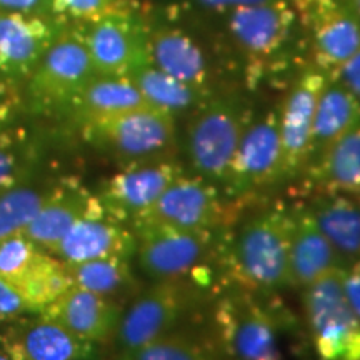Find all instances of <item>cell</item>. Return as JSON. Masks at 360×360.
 <instances>
[{
    "mask_svg": "<svg viewBox=\"0 0 360 360\" xmlns=\"http://www.w3.org/2000/svg\"><path fill=\"white\" fill-rule=\"evenodd\" d=\"M283 182V155L278 112L250 120L222 184L229 199H244L265 187Z\"/></svg>",
    "mask_w": 360,
    "mask_h": 360,
    "instance_id": "52a82bcc",
    "label": "cell"
},
{
    "mask_svg": "<svg viewBox=\"0 0 360 360\" xmlns=\"http://www.w3.org/2000/svg\"><path fill=\"white\" fill-rule=\"evenodd\" d=\"M360 124V102L339 80L328 75L314 117L309 165L344 134ZM307 165V167H309ZM307 170V169H305Z\"/></svg>",
    "mask_w": 360,
    "mask_h": 360,
    "instance_id": "603a6c76",
    "label": "cell"
},
{
    "mask_svg": "<svg viewBox=\"0 0 360 360\" xmlns=\"http://www.w3.org/2000/svg\"><path fill=\"white\" fill-rule=\"evenodd\" d=\"M0 360H13L11 355H8L7 350L2 347V345H0Z\"/></svg>",
    "mask_w": 360,
    "mask_h": 360,
    "instance_id": "b9f144b4",
    "label": "cell"
},
{
    "mask_svg": "<svg viewBox=\"0 0 360 360\" xmlns=\"http://www.w3.org/2000/svg\"><path fill=\"white\" fill-rule=\"evenodd\" d=\"M29 314L34 312L24 297L20 295V292L11 282L0 277V322L17 321Z\"/></svg>",
    "mask_w": 360,
    "mask_h": 360,
    "instance_id": "e575fe53",
    "label": "cell"
},
{
    "mask_svg": "<svg viewBox=\"0 0 360 360\" xmlns=\"http://www.w3.org/2000/svg\"><path fill=\"white\" fill-rule=\"evenodd\" d=\"M339 278L345 300L360 319V260L345 264L339 270Z\"/></svg>",
    "mask_w": 360,
    "mask_h": 360,
    "instance_id": "8d00e7d4",
    "label": "cell"
},
{
    "mask_svg": "<svg viewBox=\"0 0 360 360\" xmlns=\"http://www.w3.org/2000/svg\"><path fill=\"white\" fill-rule=\"evenodd\" d=\"M97 75L82 30L62 29L27 82L35 112L70 109L77 94Z\"/></svg>",
    "mask_w": 360,
    "mask_h": 360,
    "instance_id": "3957f363",
    "label": "cell"
},
{
    "mask_svg": "<svg viewBox=\"0 0 360 360\" xmlns=\"http://www.w3.org/2000/svg\"><path fill=\"white\" fill-rule=\"evenodd\" d=\"M82 129L92 146L124 164L170 157L177 143L175 117L148 105L90 120L82 124Z\"/></svg>",
    "mask_w": 360,
    "mask_h": 360,
    "instance_id": "277c9868",
    "label": "cell"
},
{
    "mask_svg": "<svg viewBox=\"0 0 360 360\" xmlns=\"http://www.w3.org/2000/svg\"><path fill=\"white\" fill-rule=\"evenodd\" d=\"M315 222L345 262L360 260V199L323 193L310 207Z\"/></svg>",
    "mask_w": 360,
    "mask_h": 360,
    "instance_id": "484cf974",
    "label": "cell"
},
{
    "mask_svg": "<svg viewBox=\"0 0 360 360\" xmlns=\"http://www.w3.org/2000/svg\"><path fill=\"white\" fill-rule=\"evenodd\" d=\"M0 345L13 360H87L94 352V344L42 314L8 322Z\"/></svg>",
    "mask_w": 360,
    "mask_h": 360,
    "instance_id": "ac0fdd59",
    "label": "cell"
},
{
    "mask_svg": "<svg viewBox=\"0 0 360 360\" xmlns=\"http://www.w3.org/2000/svg\"><path fill=\"white\" fill-rule=\"evenodd\" d=\"M193 7L199 11L212 12V13H227L236 11L238 7L259 6V4L277 2V0H188Z\"/></svg>",
    "mask_w": 360,
    "mask_h": 360,
    "instance_id": "f35d334b",
    "label": "cell"
},
{
    "mask_svg": "<svg viewBox=\"0 0 360 360\" xmlns=\"http://www.w3.org/2000/svg\"><path fill=\"white\" fill-rule=\"evenodd\" d=\"M47 188L29 179L0 193V242L25 232L37 215Z\"/></svg>",
    "mask_w": 360,
    "mask_h": 360,
    "instance_id": "f546056e",
    "label": "cell"
},
{
    "mask_svg": "<svg viewBox=\"0 0 360 360\" xmlns=\"http://www.w3.org/2000/svg\"><path fill=\"white\" fill-rule=\"evenodd\" d=\"M224 347L233 360H282L277 317L247 295H229L215 312Z\"/></svg>",
    "mask_w": 360,
    "mask_h": 360,
    "instance_id": "9c48e42d",
    "label": "cell"
},
{
    "mask_svg": "<svg viewBox=\"0 0 360 360\" xmlns=\"http://www.w3.org/2000/svg\"><path fill=\"white\" fill-rule=\"evenodd\" d=\"M182 174L186 172L174 155L127 162L119 172L102 184L97 197L107 214L120 222L132 224L142 217Z\"/></svg>",
    "mask_w": 360,
    "mask_h": 360,
    "instance_id": "ba28073f",
    "label": "cell"
},
{
    "mask_svg": "<svg viewBox=\"0 0 360 360\" xmlns=\"http://www.w3.org/2000/svg\"><path fill=\"white\" fill-rule=\"evenodd\" d=\"M122 360H215L214 355L187 337L169 334L148 342L142 347L124 352Z\"/></svg>",
    "mask_w": 360,
    "mask_h": 360,
    "instance_id": "1f68e13d",
    "label": "cell"
},
{
    "mask_svg": "<svg viewBox=\"0 0 360 360\" xmlns=\"http://www.w3.org/2000/svg\"><path fill=\"white\" fill-rule=\"evenodd\" d=\"M141 107H147V103L127 75L97 74L77 94L69 110L79 124H85Z\"/></svg>",
    "mask_w": 360,
    "mask_h": 360,
    "instance_id": "d4e9b609",
    "label": "cell"
},
{
    "mask_svg": "<svg viewBox=\"0 0 360 360\" xmlns=\"http://www.w3.org/2000/svg\"><path fill=\"white\" fill-rule=\"evenodd\" d=\"M342 2H344L345 6H347L360 19V0H342Z\"/></svg>",
    "mask_w": 360,
    "mask_h": 360,
    "instance_id": "60d3db41",
    "label": "cell"
},
{
    "mask_svg": "<svg viewBox=\"0 0 360 360\" xmlns=\"http://www.w3.org/2000/svg\"><path fill=\"white\" fill-rule=\"evenodd\" d=\"M294 210L270 207L247 220L233 242V272L247 289L277 292L292 287L290 238Z\"/></svg>",
    "mask_w": 360,
    "mask_h": 360,
    "instance_id": "6da1fadb",
    "label": "cell"
},
{
    "mask_svg": "<svg viewBox=\"0 0 360 360\" xmlns=\"http://www.w3.org/2000/svg\"><path fill=\"white\" fill-rule=\"evenodd\" d=\"M249 124V110L237 97H207L193 110L184 141L192 174L222 187Z\"/></svg>",
    "mask_w": 360,
    "mask_h": 360,
    "instance_id": "7a4b0ae2",
    "label": "cell"
},
{
    "mask_svg": "<svg viewBox=\"0 0 360 360\" xmlns=\"http://www.w3.org/2000/svg\"><path fill=\"white\" fill-rule=\"evenodd\" d=\"M72 285L74 283H72L67 264L42 249L17 283L15 289L30 305L32 312L39 314Z\"/></svg>",
    "mask_w": 360,
    "mask_h": 360,
    "instance_id": "83f0119b",
    "label": "cell"
},
{
    "mask_svg": "<svg viewBox=\"0 0 360 360\" xmlns=\"http://www.w3.org/2000/svg\"><path fill=\"white\" fill-rule=\"evenodd\" d=\"M307 170L323 193L360 199V124L332 143Z\"/></svg>",
    "mask_w": 360,
    "mask_h": 360,
    "instance_id": "cb8c5ba5",
    "label": "cell"
},
{
    "mask_svg": "<svg viewBox=\"0 0 360 360\" xmlns=\"http://www.w3.org/2000/svg\"><path fill=\"white\" fill-rule=\"evenodd\" d=\"M34 150L22 129L0 130V193L30 179Z\"/></svg>",
    "mask_w": 360,
    "mask_h": 360,
    "instance_id": "4dcf8cb0",
    "label": "cell"
},
{
    "mask_svg": "<svg viewBox=\"0 0 360 360\" xmlns=\"http://www.w3.org/2000/svg\"><path fill=\"white\" fill-rule=\"evenodd\" d=\"M122 0H49L51 17L62 22H94L115 8Z\"/></svg>",
    "mask_w": 360,
    "mask_h": 360,
    "instance_id": "836d02e7",
    "label": "cell"
},
{
    "mask_svg": "<svg viewBox=\"0 0 360 360\" xmlns=\"http://www.w3.org/2000/svg\"><path fill=\"white\" fill-rule=\"evenodd\" d=\"M148 60L180 82L210 94L209 62L200 45L177 27H148Z\"/></svg>",
    "mask_w": 360,
    "mask_h": 360,
    "instance_id": "44dd1931",
    "label": "cell"
},
{
    "mask_svg": "<svg viewBox=\"0 0 360 360\" xmlns=\"http://www.w3.org/2000/svg\"><path fill=\"white\" fill-rule=\"evenodd\" d=\"M312 35L315 65L328 75L360 51V19L342 0H290Z\"/></svg>",
    "mask_w": 360,
    "mask_h": 360,
    "instance_id": "7c38bea8",
    "label": "cell"
},
{
    "mask_svg": "<svg viewBox=\"0 0 360 360\" xmlns=\"http://www.w3.org/2000/svg\"><path fill=\"white\" fill-rule=\"evenodd\" d=\"M40 250L42 249L35 245L25 233H17L2 240L0 242V277L15 287Z\"/></svg>",
    "mask_w": 360,
    "mask_h": 360,
    "instance_id": "d6a6232c",
    "label": "cell"
},
{
    "mask_svg": "<svg viewBox=\"0 0 360 360\" xmlns=\"http://www.w3.org/2000/svg\"><path fill=\"white\" fill-rule=\"evenodd\" d=\"M39 314L64 326L79 339L96 345L115 335L122 307L114 299L72 285Z\"/></svg>",
    "mask_w": 360,
    "mask_h": 360,
    "instance_id": "d6986e66",
    "label": "cell"
},
{
    "mask_svg": "<svg viewBox=\"0 0 360 360\" xmlns=\"http://www.w3.org/2000/svg\"><path fill=\"white\" fill-rule=\"evenodd\" d=\"M339 270L304 289L305 317L319 360H360V319L345 300Z\"/></svg>",
    "mask_w": 360,
    "mask_h": 360,
    "instance_id": "5b68a950",
    "label": "cell"
},
{
    "mask_svg": "<svg viewBox=\"0 0 360 360\" xmlns=\"http://www.w3.org/2000/svg\"><path fill=\"white\" fill-rule=\"evenodd\" d=\"M62 25L51 15L0 11V77L29 79Z\"/></svg>",
    "mask_w": 360,
    "mask_h": 360,
    "instance_id": "2e32d148",
    "label": "cell"
},
{
    "mask_svg": "<svg viewBox=\"0 0 360 360\" xmlns=\"http://www.w3.org/2000/svg\"><path fill=\"white\" fill-rule=\"evenodd\" d=\"M82 34L97 74L127 75L134 67L148 60V27L122 4L89 22Z\"/></svg>",
    "mask_w": 360,
    "mask_h": 360,
    "instance_id": "8fae6325",
    "label": "cell"
},
{
    "mask_svg": "<svg viewBox=\"0 0 360 360\" xmlns=\"http://www.w3.org/2000/svg\"><path fill=\"white\" fill-rule=\"evenodd\" d=\"M0 11L30 13V15H51L49 0H0Z\"/></svg>",
    "mask_w": 360,
    "mask_h": 360,
    "instance_id": "ab89813d",
    "label": "cell"
},
{
    "mask_svg": "<svg viewBox=\"0 0 360 360\" xmlns=\"http://www.w3.org/2000/svg\"><path fill=\"white\" fill-rule=\"evenodd\" d=\"M127 77L139 89L147 105L164 110L174 117L184 112L195 110L210 94L192 85L180 82L152 64L142 62L129 72Z\"/></svg>",
    "mask_w": 360,
    "mask_h": 360,
    "instance_id": "4316f807",
    "label": "cell"
},
{
    "mask_svg": "<svg viewBox=\"0 0 360 360\" xmlns=\"http://www.w3.org/2000/svg\"><path fill=\"white\" fill-rule=\"evenodd\" d=\"M328 79L327 72L317 65L305 69L292 84L282 109L278 110L283 155V182L305 172L312 146L314 117L317 102Z\"/></svg>",
    "mask_w": 360,
    "mask_h": 360,
    "instance_id": "4fadbf2b",
    "label": "cell"
},
{
    "mask_svg": "<svg viewBox=\"0 0 360 360\" xmlns=\"http://www.w3.org/2000/svg\"><path fill=\"white\" fill-rule=\"evenodd\" d=\"M132 225L135 255L142 272L154 281L187 276L204 260L212 245V232L187 231L175 225L139 219Z\"/></svg>",
    "mask_w": 360,
    "mask_h": 360,
    "instance_id": "8992f818",
    "label": "cell"
},
{
    "mask_svg": "<svg viewBox=\"0 0 360 360\" xmlns=\"http://www.w3.org/2000/svg\"><path fill=\"white\" fill-rule=\"evenodd\" d=\"M98 205L97 193L90 192L80 180L62 179L47 188L37 215L24 233L40 249L51 252L72 225Z\"/></svg>",
    "mask_w": 360,
    "mask_h": 360,
    "instance_id": "ffe728a7",
    "label": "cell"
},
{
    "mask_svg": "<svg viewBox=\"0 0 360 360\" xmlns=\"http://www.w3.org/2000/svg\"><path fill=\"white\" fill-rule=\"evenodd\" d=\"M225 15L233 45L254 65H262L281 52L299 22L290 0L238 7Z\"/></svg>",
    "mask_w": 360,
    "mask_h": 360,
    "instance_id": "5bb4252c",
    "label": "cell"
},
{
    "mask_svg": "<svg viewBox=\"0 0 360 360\" xmlns=\"http://www.w3.org/2000/svg\"><path fill=\"white\" fill-rule=\"evenodd\" d=\"M51 254L65 264L105 257L132 259L135 233L127 224L107 214L101 204L72 225Z\"/></svg>",
    "mask_w": 360,
    "mask_h": 360,
    "instance_id": "e0dca14e",
    "label": "cell"
},
{
    "mask_svg": "<svg viewBox=\"0 0 360 360\" xmlns=\"http://www.w3.org/2000/svg\"><path fill=\"white\" fill-rule=\"evenodd\" d=\"M225 215V202L215 184L199 175L182 174L139 219L170 224L187 231L214 232L224 222Z\"/></svg>",
    "mask_w": 360,
    "mask_h": 360,
    "instance_id": "9a60e30c",
    "label": "cell"
},
{
    "mask_svg": "<svg viewBox=\"0 0 360 360\" xmlns=\"http://www.w3.org/2000/svg\"><path fill=\"white\" fill-rule=\"evenodd\" d=\"M22 109V96L17 82L0 77V130L12 127Z\"/></svg>",
    "mask_w": 360,
    "mask_h": 360,
    "instance_id": "d590c367",
    "label": "cell"
},
{
    "mask_svg": "<svg viewBox=\"0 0 360 360\" xmlns=\"http://www.w3.org/2000/svg\"><path fill=\"white\" fill-rule=\"evenodd\" d=\"M347 264L315 222L310 209L294 210L290 238L292 287L307 289Z\"/></svg>",
    "mask_w": 360,
    "mask_h": 360,
    "instance_id": "7402d4cb",
    "label": "cell"
},
{
    "mask_svg": "<svg viewBox=\"0 0 360 360\" xmlns=\"http://www.w3.org/2000/svg\"><path fill=\"white\" fill-rule=\"evenodd\" d=\"M72 283L107 299H114L132 289L135 277L130 259L105 257L67 264Z\"/></svg>",
    "mask_w": 360,
    "mask_h": 360,
    "instance_id": "f1b7e54d",
    "label": "cell"
},
{
    "mask_svg": "<svg viewBox=\"0 0 360 360\" xmlns=\"http://www.w3.org/2000/svg\"><path fill=\"white\" fill-rule=\"evenodd\" d=\"M360 102V51L330 74Z\"/></svg>",
    "mask_w": 360,
    "mask_h": 360,
    "instance_id": "74e56055",
    "label": "cell"
},
{
    "mask_svg": "<svg viewBox=\"0 0 360 360\" xmlns=\"http://www.w3.org/2000/svg\"><path fill=\"white\" fill-rule=\"evenodd\" d=\"M193 294L180 278L157 281L122 310L115 335L120 349L130 352L169 334L191 309Z\"/></svg>",
    "mask_w": 360,
    "mask_h": 360,
    "instance_id": "30bf717a",
    "label": "cell"
}]
</instances>
